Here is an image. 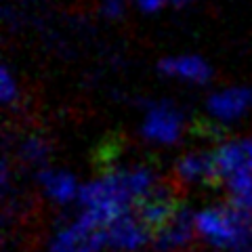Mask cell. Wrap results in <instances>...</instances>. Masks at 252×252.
Masks as SVG:
<instances>
[{
  "label": "cell",
  "mask_w": 252,
  "mask_h": 252,
  "mask_svg": "<svg viewBox=\"0 0 252 252\" xmlns=\"http://www.w3.org/2000/svg\"><path fill=\"white\" fill-rule=\"evenodd\" d=\"M0 94H2L4 103H13V101L17 99V84H15L6 65L2 67V74H0Z\"/></svg>",
  "instance_id": "obj_12"
},
{
  "label": "cell",
  "mask_w": 252,
  "mask_h": 252,
  "mask_svg": "<svg viewBox=\"0 0 252 252\" xmlns=\"http://www.w3.org/2000/svg\"><path fill=\"white\" fill-rule=\"evenodd\" d=\"M181 132H183V116L175 105L166 103V101H158V103L149 105L143 122V135L149 141L175 143Z\"/></svg>",
  "instance_id": "obj_5"
},
{
  "label": "cell",
  "mask_w": 252,
  "mask_h": 252,
  "mask_svg": "<svg viewBox=\"0 0 252 252\" xmlns=\"http://www.w3.org/2000/svg\"><path fill=\"white\" fill-rule=\"evenodd\" d=\"M170 4H177V6H181V4H185V2H189V0H168Z\"/></svg>",
  "instance_id": "obj_16"
},
{
  "label": "cell",
  "mask_w": 252,
  "mask_h": 252,
  "mask_svg": "<svg viewBox=\"0 0 252 252\" xmlns=\"http://www.w3.org/2000/svg\"><path fill=\"white\" fill-rule=\"evenodd\" d=\"M223 183L252 177V139H235L219 145L215 152Z\"/></svg>",
  "instance_id": "obj_6"
},
{
  "label": "cell",
  "mask_w": 252,
  "mask_h": 252,
  "mask_svg": "<svg viewBox=\"0 0 252 252\" xmlns=\"http://www.w3.org/2000/svg\"><path fill=\"white\" fill-rule=\"evenodd\" d=\"M101 246H105L103 227L80 217L55 235L51 252H97Z\"/></svg>",
  "instance_id": "obj_3"
},
{
  "label": "cell",
  "mask_w": 252,
  "mask_h": 252,
  "mask_svg": "<svg viewBox=\"0 0 252 252\" xmlns=\"http://www.w3.org/2000/svg\"><path fill=\"white\" fill-rule=\"evenodd\" d=\"M231 204L242 212V217L246 219V223L252 227V189L248 193L240 195V198H231Z\"/></svg>",
  "instance_id": "obj_13"
},
{
  "label": "cell",
  "mask_w": 252,
  "mask_h": 252,
  "mask_svg": "<svg viewBox=\"0 0 252 252\" xmlns=\"http://www.w3.org/2000/svg\"><path fill=\"white\" fill-rule=\"evenodd\" d=\"M252 105V91L246 86H233L220 93H215L208 99V112L217 120H235L248 112Z\"/></svg>",
  "instance_id": "obj_8"
},
{
  "label": "cell",
  "mask_w": 252,
  "mask_h": 252,
  "mask_svg": "<svg viewBox=\"0 0 252 252\" xmlns=\"http://www.w3.org/2000/svg\"><path fill=\"white\" fill-rule=\"evenodd\" d=\"M195 215L187 206H181L175 217L152 235V246L156 252H181L193 242Z\"/></svg>",
  "instance_id": "obj_2"
},
{
  "label": "cell",
  "mask_w": 252,
  "mask_h": 252,
  "mask_svg": "<svg viewBox=\"0 0 252 252\" xmlns=\"http://www.w3.org/2000/svg\"><path fill=\"white\" fill-rule=\"evenodd\" d=\"M137 2L145 13H156V11H160L168 0H137Z\"/></svg>",
  "instance_id": "obj_15"
},
{
  "label": "cell",
  "mask_w": 252,
  "mask_h": 252,
  "mask_svg": "<svg viewBox=\"0 0 252 252\" xmlns=\"http://www.w3.org/2000/svg\"><path fill=\"white\" fill-rule=\"evenodd\" d=\"M195 229L198 235H202V240L223 252L252 244V227L231 202L198 212Z\"/></svg>",
  "instance_id": "obj_1"
},
{
  "label": "cell",
  "mask_w": 252,
  "mask_h": 252,
  "mask_svg": "<svg viewBox=\"0 0 252 252\" xmlns=\"http://www.w3.org/2000/svg\"><path fill=\"white\" fill-rule=\"evenodd\" d=\"M124 13V0H103V15L109 19H116Z\"/></svg>",
  "instance_id": "obj_14"
},
{
  "label": "cell",
  "mask_w": 252,
  "mask_h": 252,
  "mask_svg": "<svg viewBox=\"0 0 252 252\" xmlns=\"http://www.w3.org/2000/svg\"><path fill=\"white\" fill-rule=\"evenodd\" d=\"M160 72L170 78H179V80H187L193 84H204L210 80L212 69L204 59L195 57V55H181V57H168L160 61Z\"/></svg>",
  "instance_id": "obj_9"
},
{
  "label": "cell",
  "mask_w": 252,
  "mask_h": 252,
  "mask_svg": "<svg viewBox=\"0 0 252 252\" xmlns=\"http://www.w3.org/2000/svg\"><path fill=\"white\" fill-rule=\"evenodd\" d=\"M51 143L46 141L42 135H30L23 139V143L19 147V156L21 160L30 164V166H42L49 162L51 158Z\"/></svg>",
  "instance_id": "obj_11"
},
{
  "label": "cell",
  "mask_w": 252,
  "mask_h": 252,
  "mask_svg": "<svg viewBox=\"0 0 252 252\" xmlns=\"http://www.w3.org/2000/svg\"><path fill=\"white\" fill-rule=\"evenodd\" d=\"M103 235H105V246L118 252H135L152 240V231L141 223L132 210L112 220L103 229Z\"/></svg>",
  "instance_id": "obj_4"
},
{
  "label": "cell",
  "mask_w": 252,
  "mask_h": 252,
  "mask_svg": "<svg viewBox=\"0 0 252 252\" xmlns=\"http://www.w3.org/2000/svg\"><path fill=\"white\" fill-rule=\"evenodd\" d=\"M175 175L179 183H202V185L223 183L215 154H206V152H191L179 158V162L175 164Z\"/></svg>",
  "instance_id": "obj_7"
},
{
  "label": "cell",
  "mask_w": 252,
  "mask_h": 252,
  "mask_svg": "<svg viewBox=\"0 0 252 252\" xmlns=\"http://www.w3.org/2000/svg\"><path fill=\"white\" fill-rule=\"evenodd\" d=\"M38 183L51 200L59 204H67L69 200L78 198V191H80L76 185V179L69 172L57 168H42L38 172Z\"/></svg>",
  "instance_id": "obj_10"
}]
</instances>
